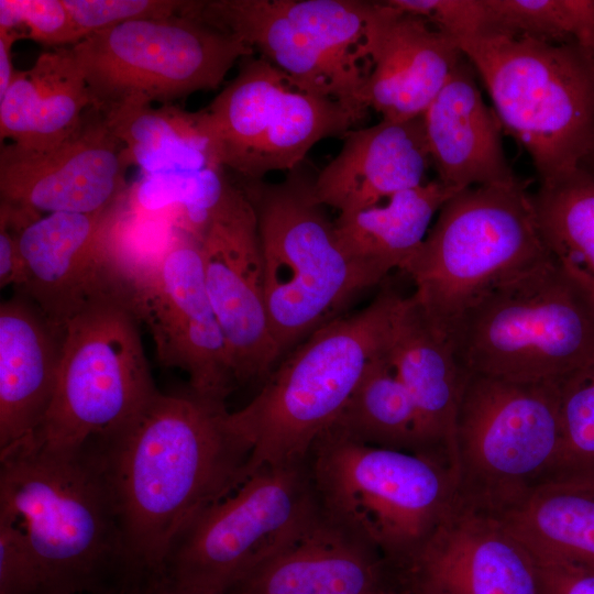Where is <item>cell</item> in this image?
I'll list each match as a JSON object with an SVG mask.
<instances>
[{"instance_id":"obj_1","label":"cell","mask_w":594,"mask_h":594,"mask_svg":"<svg viewBox=\"0 0 594 594\" xmlns=\"http://www.w3.org/2000/svg\"><path fill=\"white\" fill-rule=\"evenodd\" d=\"M227 408L158 392L120 429L95 438L139 585L162 578L177 536L245 480L251 449Z\"/></svg>"},{"instance_id":"obj_2","label":"cell","mask_w":594,"mask_h":594,"mask_svg":"<svg viewBox=\"0 0 594 594\" xmlns=\"http://www.w3.org/2000/svg\"><path fill=\"white\" fill-rule=\"evenodd\" d=\"M0 515L26 538L40 594H133L140 588L94 439L62 451L30 438L0 452Z\"/></svg>"},{"instance_id":"obj_3","label":"cell","mask_w":594,"mask_h":594,"mask_svg":"<svg viewBox=\"0 0 594 594\" xmlns=\"http://www.w3.org/2000/svg\"><path fill=\"white\" fill-rule=\"evenodd\" d=\"M403 298L385 288L363 309L326 323L278 362L246 406L228 413L229 428L251 449L246 477L308 457L372 361L387 352Z\"/></svg>"},{"instance_id":"obj_4","label":"cell","mask_w":594,"mask_h":594,"mask_svg":"<svg viewBox=\"0 0 594 594\" xmlns=\"http://www.w3.org/2000/svg\"><path fill=\"white\" fill-rule=\"evenodd\" d=\"M448 337L468 375L560 384L594 360V295L550 255L485 293Z\"/></svg>"},{"instance_id":"obj_5","label":"cell","mask_w":594,"mask_h":594,"mask_svg":"<svg viewBox=\"0 0 594 594\" xmlns=\"http://www.w3.org/2000/svg\"><path fill=\"white\" fill-rule=\"evenodd\" d=\"M315 176L304 162L278 183L235 182L255 211L266 308L280 360L386 276L342 248L334 220L314 196Z\"/></svg>"},{"instance_id":"obj_6","label":"cell","mask_w":594,"mask_h":594,"mask_svg":"<svg viewBox=\"0 0 594 594\" xmlns=\"http://www.w3.org/2000/svg\"><path fill=\"white\" fill-rule=\"evenodd\" d=\"M320 510L374 548L393 572L459 503V474L432 455L370 446L331 425L308 453Z\"/></svg>"},{"instance_id":"obj_7","label":"cell","mask_w":594,"mask_h":594,"mask_svg":"<svg viewBox=\"0 0 594 594\" xmlns=\"http://www.w3.org/2000/svg\"><path fill=\"white\" fill-rule=\"evenodd\" d=\"M458 44L539 183L580 168L594 138V57L575 45L501 32Z\"/></svg>"},{"instance_id":"obj_8","label":"cell","mask_w":594,"mask_h":594,"mask_svg":"<svg viewBox=\"0 0 594 594\" xmlns=\"http://www.w3.org/2000/svg\"><path fill=\"white\" fill-rule=\"evenodd\" d=\"M550 255L518 180L453 194L400 270L414 283L411 299L448 336L485 293Z\"/></svg>"},{"instance_id":"obj_9","label":"cell","mask_w":594,"mask_h":594,"mask_svg":"<svg viewBox=\"0 0 594 594\" xmlns=\"http://www.w3.org/2000/svg\"><path fill=\"white\" fill-rule=\"evenodd\" d=\"M140 321L119 290L89 299L62 327L54 396L34 441L76 450L120 429L158 393Z\"/></svg>"},{"instance_id":"obj_10","label":"cell","mask_w":594,"mask_h":594,"mask_svg":"<svg viewBox=\"0 0 594 594\" xmlns=\"http://www.w3.org/2000/svg\"><path fill=\"white\" fill-rule=\"evenodd\" d=\"M561 437L560 384L470 375L457 421L459 504L512 507L547 480Z\"/></svg>"},{"instance_id":"obj_11","label":"cell","mask_w":594,"mask_h":594,"mask_svg":"<svg viewBox=\"0 0 594 594\" xmlns=\"http://www.w3.org/2000/svg\"><path fill=\"white\" fill-rule=\"evenodd\" d=\"M70 48L92 108L102 114L217 89L239 59L255 54L239 37L188 14L128 21Z\"/></svg>"},{"instance_id":"obj_12","label":"cell","mask_w":594,"mask_h":594,"mask_svg":"<svg viewBox=\"0 0 594 594\" xmlns=\"http://www.w3.org/2000/svg\"><path fill=\"white\" fill-rule=\"evenodd\" d=\"M308 457L265 465L177 536L162 578L193 594H223L317 515Z\"/></svg>"},{"instance_id":"obj_13","label":"cell","mask_w":594,"mask_h":594,"mask_svg":"<svg viewBox=\"0 0 594 594\" xmlns=\"http://www.w3.org/2000/svg\"><path fill=\"white\" fill-rule=\"evenodd\" d=\"M204 110L220 162L238 183L296 168L319 141L342 138L367 112L299 88L254 54Z\"/></svg>"},{"instance_id":"obj_14","label":"cell","mask_w":594,"mask_h":594,"mask_svg":"<svg viewBox=\"0 0 594 594\" xmlns=\"http://www.w3.org/2000/svg\"><path fill=\"white\" fill-rule=\"evenodd\" d=\"M371 9L361 0H206L184 13L239 37L299 88L363 107Z\"/></svg>"},{"instance_id":"obj_15","label":"cell","mask_w":594,"mask_h":594,"mask_svg":"<svg viewBox=\"0 0 594 594\" xmlns=\"http://www.w3.org/2000/svg\"><path fill=\"white\" fill-rule=\"evenodd\" d=\"M121 292L147 328L160 363L185 372L193 395L226 408L238 383L206 290L198 241L182 233L152 267Z\"/></svg>"},{"instance_id":"obj_16","label":"cell","mask_w":594,"mask_h":594,"mask_svg":"<svg viewBox=\"0 0 594 594\" xmlns=\"http://www.w3.org/2000/svg\"><path fill=\"white\" fill-rule=\"evenodd\" d=\"M198 244L237 383L262 384L280 359L266 308L255 211L235 180Z\"/></svg>"},{"instance_id":"obj_17","label":"cell","mask_w":594,"mask_h":594,"mask_svg":"<svg viewBox=\"0 0 594 594\" xmlns=\"http://www.w3.org/2000/svg\"><path fill=\"white\" fill-rule=\"evenodd\" d=\"M130 165L124 145L91 107L78 128L53 147L1 145V205L33 219L41 213L102 211L128 189Z\"/></svg>"},{"instance_id":"obj_18","label":"cell","mask_w":594,"mask_h":594,"mask_svg":"<svg viewBox=\"0 0 594 594\" xmlns=\"http://www.w3.org/2000/svg\"><path fill=\"white\" fill-rule=\"evenodd\" d=\"M407 594H541L529 551L495 517L454 510L396 573Z\"/></svg>"},{"instance_id":"obj_19","label":"cell","mask_w":594,"mask_h":594,"mask_svg":"<svg viewBox=\"0 0 594 594\" xmlns=\"http://www.w3.org/2000/svg\"><path fill=\"white\" fill-rule=\"evenodd\" d=\"M362 53L358 101L392 121L422 116L464 57L455 40L389 0L372 1Z\"/></svg>"},{"instance_id":"obj_20","label":"cell","mask_w":594,"mask_h":594,"mask_svg":"<svg viewBox=\"0 0 594 594\" xmlns=\"http://www.w3.org/2000/svg\"><path fill=\"white\" fill-rule=\"evenodd\" d=\"M116 204L95 213H50L20 231L24 284L18 292L58 330L92 297L120 290L106 240Z\"/></svg>"},{"instance_id":"obj_21","label":"cell","mask_w":594,"mask_h":594,"mask_svg":"<svg viewBox=\"0 0 594 594\" xmlns=\"http://www.w3.org/2000/svg\"><path fill=\"white\" fill-rule=\"evenodd\" d=\"M394 587L385 559L319 508L302 530L223 594H389Z\"/></svg>"},{"instance_id":"obj_22","label":"cell","mask_w":594,"mask_h":594,"mask_svg":"<svg viewBox=\"0 0 594 594\" xmlns=\"http://www.w3.org/2000/svg\"><path fill=\"white\" fill-rule=\"evenodd\" d=\"M387 359L415 407L418 453L447 462L459 474L457 421L470 375L458 363L449 337L410 296L398 308Z\"/></svg>"},{"instance_id":"obj_23","label":"cell","mask_w":594,"mask_h":594,"mask_svg":"<svg viewBox=\"0 0 594 594\" xmlns=\"http://www.w3.org/2000/svg\"><path fill=\"white\" fill-rule=\"evenodd\" d=\"M343 145L321 170L312 190L316 200L339 215L351 213L387 200L426 182L431 158L422 116L351 129Z\"/></svg>"},{"instance_id":"obj_24","label":"cell","mask_w":594,"mask_h":594,"mask_svg":"<svg viewBox=\"0 0 594 594\" xmlns=\"http://www.w3.org/2000/svg\"><path fill=\"white\" fill-rule=\"evenodd\" d=\"M476 77L464 56L422 114L437 179L457 191L518 182L503 150L502 124Z\"/></svg>"},{"instance_id":"obj_25","label":"cell","mask_w":594,"mask_h":594,"mask_svg":"<svg viewBox=\"0 0 594 594\" xmlns=\"http://www.w3.org/2000/svg\"><path fill=\"white\" fill-rule=\"evenodd\" d=\"M62 330L24 294L0 306V452L33 438L55 392Z\"/></svg>"},{"instance_id":"obj_26","label":"cell","mask_w":594,"mask_h":594,"mask_svg":"<svg viewBox=\"0 0 594 594\" xmlns=\"http://www.w3.org/2000/svg\"><path fill=\"white\" fill-rule=\"evenodd\" d=\"M92 107L85 76L70 47L43 52L16 70L0 98V139L42 151L70 135Z\"/></svg>"},{"instance_id":"obj_27","label":"cell","mask_w":594,"mask_h":594,"mask_svg":"<svg viewBox=\"0 0 594 594\" xmlns=\"http://www.w3.org/2000/svg\"><path fill=\"white\" fill-rule=\"evenodd\" d=\"M495 516L536 562L594 571V480L548 481Z\"/></svg>"},{"instance_id":"obj_28","label":"cell","mask_w":594,"mask_h":594,"mask_svg":"<svg viewBox=\"0 0 594 594\" xmlns=\"http://www.w3.org/2000/svg\"><path fill=\"white\" fill-rule=\"evenodd\" d=\"M103 116L131 165L144 175L223 167L204 109L189 112L173 105H127Z\"/></svg>"},{"instance_id":"obj_29","label":"cell","mask_w":594,"mask_h":594,"mask_svg":"<svg viewBox=\"0 0 594 594\" xmlns=\"http://www.w3.org/2000/svg\"><path fill=\"white\" fill-rule=\"evenodd\" d=\"M457 190L438 179L395 194L378 204L339 215L334 227L352 257L386 275L402 268L425 240L432 218Z\"/></svg>"},{"instance_id":"obj_30","label":"cell","mask_w":594,"mask_h":594,"mask_svg":"<svg viewBox=\"0 0 594 594\" xmlns=\"http://www.w3.org/2000/svg\"><path fill=\"white\" fill-rule=\"evenodd\" d=\"M531 204L550 254L594 295V174L578 168L541 182Z\"/></svg>"},{"instance_id":"obj_31","label":"cell","mask_w":594,"mask_h":594,"mask_svg":"<svg viewBox=\"0 0 594 594\" xmlns=\"http://www.w3.org/2000/svg\"><path fill=\"white\" fill-rule=\"evenodd\" d=\"M416 422L411 398L386 352L369 365L332 425L360 442L418 453Z\"/></svg>"},{"instance_id":"obj_32","label":"cell","mask_w":594,"mask_h":594,"mask_svg":"<svg viewBox=\"0 0 594 594\" xmlns=\"http://www.w3.org/2000/svg\"><path fill=\"white\" fill-rule=\"evenodd\" d=\"M488 32L575 45L594 57V0H485Z\"/></svg>"},{"instance_id":"obj_33","label":"cell","mask_w":594,"mask_h":594,"mask_svg":"<svg viewBox=\"0 0 594 594\" xmlns=\"http://www.w3.org/2000/svg\"><path fill=\"white\" fill-rule=\"evenodd\" d=\"M560 418L561 444L544 482L594 480V360L560 383Z\"/></svg>"},{"instance_id":"obj_34","label":"cell","mask_w":594,"mask_h":594,"mask_svg":"<svg viewBox=\"0 0 594 594\" xmlns=\"http://www.w3.org/2000/svg\"><path fill=\"white\" fill-rule=\"evenodd\" d=\"M82 38L128 21L182 14L179 0H63Z\"/></svg>"},{"instance_id":"obj_35","label":"cell","mask_w":594,"mask_h":594,"mask_svg":"<svg viewBox=\"0 0 594 594\" xmlns=\"http://www.w3.org/2000/svg\"><path fill=\"white\" fill-rule=\"evenodd\" d=\"M395 7L424 18L435 29L460 42L486 33L485 0H389Z\"/></svg>"},{"instance_id":"obj_36","label":"cell","mask_w":594,"mask_h":594,"mask_svg":"<svg viewBox=\"0 0 594 594\" xmlns=\"http://www.w3.org/2000/svg\"><path fill=\"white\" fill-rule=\"evenodd\" d=\"M37 568L20 528L0 515V594H40Z\"/></svg>"},{"instance_id":"obj_37","label":"cell","mask_w":594,"mask_h":594,"mask_svg":"<svg viewBox=\"0 0 594 594\" xmlns=\"http://www.w3.org/2000/svg\"><path fill=\"white\" fill-rule=\"evenodd\" d=\"M19 24L26 37L48 46L74 45L82 40L63 0H14Z\"/></svg>"},{"instance_id":"obj_38","label":"cell","mask_w":594,"mask_h":594,"mask_svg":"<svg viewBox=\"0 0 594 594\" xmlns=\"http://www.w3.org/2000/svg\"><path fill=\"white\" fill-rule=\"evenodd\" d=\"M536 565L541 594H594L593 570L560 562Z\"/></svg>"},{"instance_id":"obj_39","label":"cell","mask_w":594,"mask_h":594,"mask_svg":"<svg viewBox=\"0 0 594 594\" xmlns=\"http://www.w3.org/2000/svg\"><path fill=\"white\" fill-rule=\"evenodd\" d=\"M20 230L0 220V287L24 284V262L19 245Z\"/></svg>"},{"instance_id":"obj_40","label":"cell","mask_w":594,"mask_h":594,"mask_svg":"<svg viewBox=\"0 0 594 594\" xmlns=\"http://www.w3.org/2000/svg\"><path fill=\"white\" fill-rule=\"evenodd\" d=\"M21 37L25 36L16 30L0 29V98L4 96L16 72L12 63V46Z\"/></svg>"},{"instance_id":"obj_41","label":"cell","mask_w":594,"mask_h":594,"mask_svg":"<svg viewBox=\"0 0 594 594\" xmlns=\"http://www.w3.org/2000/svg\"><path fill=\"white\" fill-rule=\"evenodd\" d=\"M134 594H193L165 578H161Z\"/></svg>"},{"instance_id":"obj_42","label":"cell","mask_w":594,"mask_h":594,"mask_svg":"<svg viewBox=\"0 0 594 594\" xmlns=\"http://www.w3.org/2000/svg\"><path fill=\"white\" fill-rule=\"evenodd\" d=\"M580 168L594 174V138L580 164Z\"/></svg>"},{"instance_id":"obj_43","label":"cell","mask_w":594,"mask_h":594,"mask_svg":"<svg viewBox=\"0 0 594 594\" xmlns=\"http://www.w3.org/2000/svg\"><path fill=\"white\" fill-rule=\"evenodd\" d=\"M392 594H407V593H405L403 591H399V590H395Z\"/></svg>"},{"instance_id":"obj_44","label":"cell","mask_w":594,"mask_h":594,"mask_svg":"<svg viewBox=\"0 0 594 594\" xmlns=\"http://www.w3.org/2000/svg\"><path fill=\"white\" fill-rule=\"evenodd\" d=\"M391 593H392V592H391ZM391 593H389V594H391Z\"/></svg>"}]
</instances>
